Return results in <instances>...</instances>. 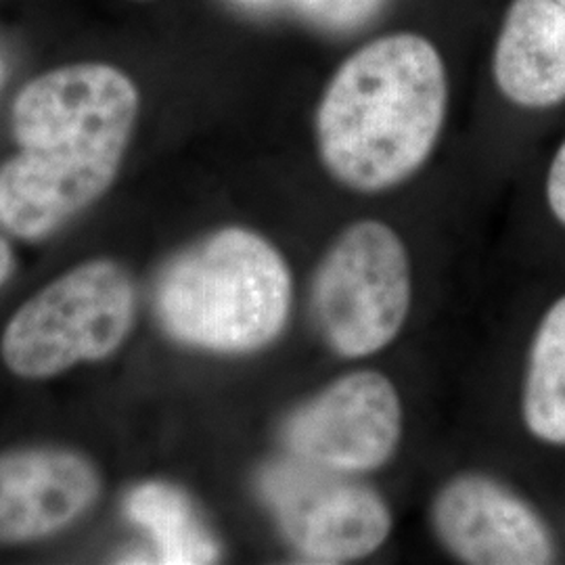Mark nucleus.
<instances>
[{
	"instance_id": "1",
	"label": "nucleus",
	"mask_w": 565,
	"mask_h": 565,
	"mask_svg": "<svg viewBox=\"0 0 565 565\" xmlns=\"http://www.w3.org/2000/svg\"><path fill=\"white\" fill-rule=\"evenodd\" d=\"M141 97L121 70L74 63L28 82L11 109L18 153L0 168L13 237L41 242L102 200L120 172Z\"/></svg>"
},
{
	"instance_id": "2",
	"label": "nucleus",
	"mask_w": 565,
	"mask_h": 565,
	"mask_svg": "<svg viewBox=\"0 0 565 565\" xmlns=\"http://www.w3.org/2000/svg\"><path fill=\"white\" fill-rule=\"evenodd\" d=\"M448 76L440 51L419 34L364 44L338 67L317 107L324 170L364 195L415 177L440 141Z\"/></svg>"
},
{
	"instance_id": "3",
	"label": "nucleus",
	"mask_w": 565,
	"mask_h": 565,
	"mask_svg": "<svg viewBox=\"0 0 565 565\" xmlns=\"http://www.w3.org/2000/svg\"><path fill=\"white\" fill-rule=\"evenodd\" d=\"M294 310V275L260 233L226 226L163 268L156 315L174 342L214 354H254L277 342Z\"/></svg>"
},
{
	"instance_id": "4",
	"label": "nucleus",
	"mask_w": 565,
	"mask_h": 565,
	"mask_svg": "<svg viewBox=\"0 0 565 565\" xmlns=\"http://www.w3.org/2000/svg\"><path fill=\"white\" fill-rule=\"evenodd\" d=\"M135 312V282L120 264L88 260L21 306L2 333L0 356L18 377L49 380L120 350Z\"/></svg>"
},
{
	"instance_id": "5",
	"label": "nucleus",
	"mask_w": 565,
	"mask_h": 565,
	"mask_svg": "<svg viewBox=\"0 0 565 565\" xmlns=\"http://www.w3.org/2000/svg\"><path fill=\"white\" fill-rule=\"evenodd\" d=\"M413 306V266L403 237L382 221L345 226L310 282V312L327 348L369 359L403 333Z\"/></svg>"
},
{
	"instance_id": "6",
	"label": "nucleus",
	"mask_w": 565,
	"mask_h": 565,
	"mask_svg": "<svg viewBox=\"0 0 565 565\" xmlns=\"http://www.w3.org/2000/svg\"><path fill=\"white\" fill-rule=\"evenodd\" d=\"M258 488L285 541L310 564L359 562L377 553L392 534L384 497L359 476L287 455L264 467Z\"/></svg>"
},
{
	"instance_id": "7",
	"label": "nucleus",
	"mask_w": 565,
	"mask_h": 565,
	"mask_svg": "<svg viewBox=\"0 0 565 565\" xmlns=\"http://www.w3.org/2000/svg\"><path fill=\"white\" fill-rule=\"evenodd\" d=\"M404 411L394 382L361 369L324 385L282 424L289 457L348 476H366L394 459L403 443Z\"/></svg>"
},
{
	"instance_id": "8",
	"label": "nucleus",
	"mask_w": 565,
	"mask_h": 565,
	"mask_svg": "<svg viewBox=\"0 0 565 565\" xmlns=\"http://www.w3.org/2000/svg\"><path fill=\"white\" fill-rule=\"evenodd\" d=\"M431 525L446 551L471 565H545L555 541L541 513L482 473L446 482L431 503Z\"/></svg>"
},
{
	"instance_id": "9",
	"label": "nucleus",
	"mask_w": 565,
	"mask_h": 565,
	"mask_svg": "<svg viewBox=\"0 0 565 565\" xmlns=\"http://www.w3.org/2000/svg\"><path fill=\"white\" fill-rule=\"evenodd\" d=\"M95 463L76 450L30 446L0 455V545L60 534L102 497Z\"/></svg>"
},
{
	"instance_id": "10",
	"label": "nucleus",
	"mask_w": 565,
	"mask_h": 565,
	"mask_svg": "<svg viewBox=\"0 0 565 565\" xmlns=\"http://www.w3.org/2000/svg\"><path fill=\"white\" fill-rule=\"evenodd\" d=\"M492 74L524 109L565 102V0H513L494 46Z\"/></svg>"
},
{
	"instance_id": "11",
	"label": "nucleus",
	"mask_w": 565,
	"mask_h": 565,
	"mask_svg": "<svg viewBox=\"0 0 565 565\" xmlns=\"http://www.w3.org/2000/svg\"><path fill=\"white\" fill-rule=\"evenodd\" d=\"M124 509L151 536L158 564L203 565L221 559V546L181 488L168 482L137 486Z\"/></svg>"
},
{
	"instance_id": "12",
	"label": "nucleus",
	"mask_w": 565,
	"mask_h": 565,
	"mask_svg": "<svg viewBox=\"0 0 565 565\" xmlns=\"http://www.w3.org/2000/svg\"><path fill=\"white\" fill-rule=\"evenodd\" d=\"M522 417L539 443L565 448V296L548 306L530 343Z\"/></svg>"
},
{
	"instance_id": "13",
	"label": "nucleus",
	"mask_w": 565,
	"mask_h": 565,
	"mask_svg": "<svg viewBox=\"0 0 565 565\" xmlns=\"http://www.w3.org/2000/svg\"><path fill=\"white\" fill-rule=\"evenodd\" d=\"M390 0H291L296 11L310 25L331 32H356L375 20Z\"/></svg>"
},
{
	"instance_id": "14",
	"label": "nucleus",
	"mask_w": 565,
	"mask_h": 565,
	"mask_svg": "<svg viewBox=\"0 0 565 565\" xmlns=\"http://www.w3.org/2000/svg\"><path fill=\"white\" fill-rule=\"evenodd\" d=\"M546 203L555 221L565 228V141L553 156L546 174Z\"/></svg>"
},
{
	"instance_id": "15",
	"label": "nucleus",
	"mask_w": 565,
	"mask_h": 565,
	"mask_svg": "<svg viewBox=\"0 0 565 565\" xmlns=\"http://www.w3.org/2000/svg\"><path fill=\"white\" fill-rule=\"evenodd\" d=\"M9 228L2 218V210H0V287L11 277L13 270V249L9 243Z\"/></svg>"
},
{
	"instance_id": "16",
	"label": "nucleus",
	"mask_w": 565,
	"mask_h": 565,
	"mask_svg": "<svg viewBox=\"0 0 565 565\" xmlns=\"http://www.w3.org/2000/svg\"><path fill=\"white\" fill-rule=\"evenodd\" d=\"M237 2H242L245 7H252V9H270L281 0H237Z\"/></svg>"
},
{
	"instance_id": "17",
	"label": "nucleus",
	"mask_w": 565,
	"mask_h": 565,
	"mask_svg": "<svg viewBox=\"0 0 565 565\" xmlns=\"http://www.w3.org/2000/svg\"><path fill=\"white\" fill-rule=\"evenodd\" d=\"M0 81H2V63H0Z\"/></svg>"
}]
</instances>
